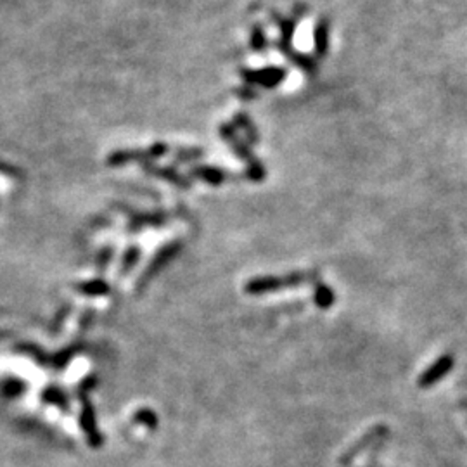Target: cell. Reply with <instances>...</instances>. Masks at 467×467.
<instances>
[{
    "label": "cell",
    "mask_w": 467,
    "mask_h": 467,
    "mask_svg": "<svg viewBox=\"0 0 467 467\" xmlns=\"http://www.w3.org/2000/svg\"><path fill=\"white\" fill-rule=\"evenodd\" d=\"M454 367V357L452 355H443V357L438 358L431 367H427L426 371L420 374L419 377V388H429L433 384H436L438 381L443 379L448 372Z\"/></svg>",
    "instance_id": "obj_6"
},
{
    "label": "cell",
    "mask_w": 467,
    "mask_h": 467,
    "mask_svg": "<svg viewBox=\"0 0 467 467\" xmlns=\"http://www.w3.org/2000/svg\"><path fill=\"white\" fill-rule=\"evenodd\" d=\"M218 135L229 144V147L234 151V154L246 164V177L250 178L251 182L265 181V177H267L265 164L261 163L258 158H254L250 144L237 134V128L234 127L232 123L220 125V127H218Z\"/></svg>",
    "instance_id": "obj_2"
},
{
    "label": "cell",
    "mask_w": 467,
    "mask_h": 467,
    "mask_svg": "<svg viewBox=\"0 0 467 467\" xmlns=\"http://www.w3.org/2000/svg\"><path fill=\"white\" fill-rule=\"evenodd\" d=\"M190 177L197 178V181H203L204 184H210L213 187H218L224 184L229 178L227 171L222 170L218 167H206V164H197V167L190 168Z\"/></svg>",
    "instance_id": "obj_8"
},
{
    "label": "cell",
    "mask_w": 467,
    "mask_h": 467,
    "mask_svg": "<svg viewBox=\"0 0 467 467\" xmlns=\"http://www.w3.org/2000/svg\"><path fill=\"white\" fill-rule=\"evenodd\" d=\"M139 257H140V250L139 247H130V250H128V253L125 254V260H123V268L127 267V268H130L132 265L135 263V261L139 260Z\"/></svg>",
    "instance_id": "obj_17"
},
{
    "label": "cell",
    "mask_w": 467,
    "mask_h": 467,
    "mask_svg": "<svg viewBox=\"0 0 467 467\" xmlns=\"http://www.w3.org/2000/svg\"><path fill=\"white\" fill-rule=\"evenodd\" d=\"M287 70L280 66H268L261 70H240V78L246 82L250 87L261 89H275L286 80Z\"/></svg>",
    "instance_id": "obj_4"
},
{
    "label": "cell",
    "mask_w": 467,
    "mask_h": 467,
    "mask_svg": "<svg viewBox=\"0 0 467 467\" xmlns=\"http://www.w3.org/2000/svg\"><path fill=\"white\" fill-rule=\"evenodd\" d=\"M204 156V151L199 147H181L175 154V161L181 164L184 163H192V161L201 160Z\"/></svg>",
    "instance_id": "obj_15"
},
{
    "label": "cell",
    "mask_w": 467,
    "mask_h": 467,
    "mask_svg": "<svg viewBox=\"0 0 467 467\" xmlns=\"http://www.w3.org/2000/svg\"><path fill=\"white\" fill-rule=\"evenodd\" d=\"M144 171L153 177L161 178V181L170 182L171 185L178 187V189H189L190 182L189 178L184 177L178 170H175L174 167H158V164H144Z\"/></svg>",
    "instance_id": "obj_7"
},
{
    "label": "cell",
    "mask_w": 467,
    "mask_h": 467,
    "mask_svg": "<svg viewBox=\"0 0 467 467\" xmlns=\"http://www.w3.org/2000/svg\"><path fill=\"white\" fill-rule=\"evenodd\" d=\"M314 301L319 308H324L326 310V308L332 307L334 301H336V296H334V291L330 289V287H327L326 284L319 282V284H315Z\"/></svg>",
    "instance_id": "obj_13"
},
{
    "label": "cell",
    "mask_w": 467,
    "mask_h": 467,
    "mask_svg": "<svg viewBox=\"0 0 467 467\" xmlns=\"http://www.w3.org/2000/svg\"><path fill=\"white\" fill-rule=\"evenodd\" d=\"M237 95L240 97V99L243 100H250V99H257V95L258 93L253 91V87H250V85H244V87H240V89H237L236 91Z\"/></svg>",
    "instance_id": "obj_18"
},
{
    "label": "cell",
    "mask_w": 467,
    "mask_h": 467,
    "mask_svg": "<svg viewBox=\"0 0 467 467\" xmlns=\"http://www.w3.org/2000/svg\"><path fill=\"white\" fill-rule=\"evenodd\" d=\"M386 433H388V427L386 426H381V424H379V426H374L367 434H364V436H362L360 440H358L357 443H355L353 447L350 448V450L344 452V454L341 455L339 466L341 467L350 466L351 462H353L355 459H357L358 455H360L362 452L365 450V448L371 447V445L379 443V440H381V438L386 436Z\"/></svg>",
    "instance_id": "obj_5"
},
{
    "label": "cell",
    "mask_w": 467,
    "mask_h": 467,
    "mask_svg": "<svg viewBox=\"0 0 467 467\" xmlns=\"http://www.w3.org/2000/svg\"><path fill=\"white\" fill-rule=\"evenodd\" d=\"M0 174L6 175V177H9V178H21L20 168L13 167V164L6 163V161H2V160H0Z\"/></svg>",
    "instance_id": "obj_16"
},
{
    "label": "cell",
    "mask_w": 467,
    "mask_h": 467,
    "mask_svg": "<svg viewBox=\"0 0 467 467\" xmlns=\"http://www.w3.org/2000/svg\"><path fill=\"white\" fill-rule=\"evenodd\" d=\"M168 220L167 213H161V211H154V213H134L132 215V225H134V231L142 227H161L164 222Z\"/></svg>",
    "instance_id": "obj_12"
},
{
    "label": "cell",
    "mask_w": 467,
    "mask_h": 467,
    "mask_svg": "<svg viewBox=\"0 0 467 467\" xmlns=\"http://www.w3.org/2000/svg\"><path fill=\"white\" fill-rule=\"evenodd\" d=\"M168 151H170V147L167 142H154L147 149H118L107 156L106 164L113 168H120L130 163L149 164V161L160 160Z\"/></svg>",
    "instance_id": "obj_3"
},
{
    "label": "cell",
    "mask_w": 467,
    "mask_h": 467,
    "mask_svg": "<svg viewBox=\"0 0 467 467\" xmlns=\"http://www.w3.org/2000/svg\"><path fill=\"white\" fill-rule=\"evenodd\" d=\"M369 467H372V466H369Z\"/></svg>",
    "instance_id": "obj_19"
},
{
    "label": "cell",
    "mask_w": 467,
    "mask_h": 467,
    "mask_svg": "<svg viewBox=\"0 0 467 467\" xmlns=\"http://www.w3.org/2000/svg\"><path fill=\"white\" fill-rule=\"evenodd\" d=\"M232 125L237 128V130L244 132V135H246V139L244 140H246L247 144L260 142V134H258L257 130V125L253 123V120H251L246 113H237L236 116H234Z\"/></svg>",
    "instance_id": "obj_11"
},
{
    "label": "cell",
    "mask_w": 467,
    "mask_h": 467,
    "mask_svg": "<svg viewBox=\"0 0 467 467\" xmlns=\"http://www.w3.org/2000/svg\"><path fill=\"white\" fill-rule=\"evenodd\" d=\"M330 23L327 17H321V20L315 23L314 30V45H315V56L319 59L326 57L327 50H329V37H330Z\"/></svg>",
    "instance_id": "obj_10"
},
{
    "label": "cell",
    "mask_w": 467,
    "mask_h": 467,
    "mask_svg": "<svg viewBox=\"0 0 467 467\" xmlns=\"http://www.w3.org/2000/svg\"><path fill=\"white\" fill-rule=\"evenodd\" d=\"M181 250H182L181 240H171V243H168L167 246L161 247V250L156 253V257L153 258V261H151L149 270L146 272V277H149L151 274H156V272L160 270L161 267H164L168 261L174 260V258L177 257L178 251H181Z\"/></svg>",
    "instance_id": "obj_9"
},
{
    "label": "cell",
    "mask_w": 467,
    "mask_h": 467,
    "mask_svg": "<svg viewBox=\"0 0 467 467\" xmlns=\"http://www.w3.org/2000/svg\"><path fill=\"white\" fill-rule=\"evenodd\" d=\"M321 282V272L319 270H305V272H291L286 275H265L247 280L244 291L251 296H261V294L275 293V291L291 289L300 287L305 284H319Z\"/></svg>",
    "instance_id": "obj_1"
},
{
    "label": "cell",
    "mask_w": 467,
    "mask_h": 467,
    "mask_svg": "<svg viewBox=\"0 0 467 467\" xmlns=\"http://www.w3.org/2000/svg\"><path fill=\"white\" fill-rule=\"evenodd\" d=\"M267 44H268V38H267V33H265L263 26H261V24H254V26L251 28V35H250L251 49H253L254 52H263V50L267 49Z\"/></svg>",
    "instance_id": "obj_14"
}]
</instances>
